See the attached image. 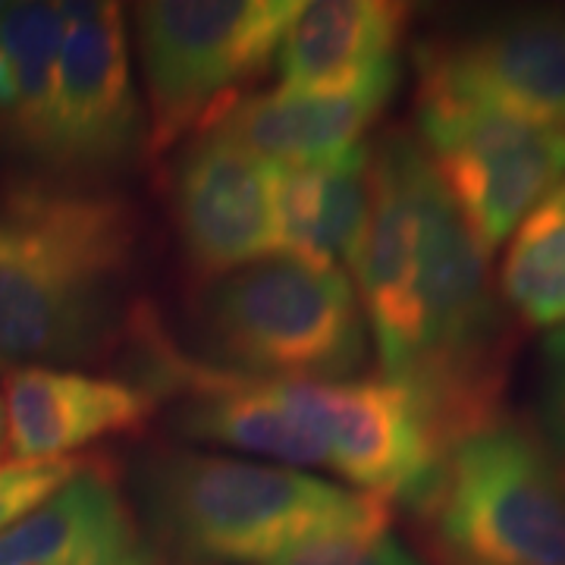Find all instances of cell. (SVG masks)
I'll list each match as a JSON object with an SVG mask.
<instances>
[{
  "label": "cell",
  "mask_w": 565,
  "mask_h": 565,
  "mask_svg": "<svg viewBox=\"0 0 565 565\" xmlns=\"http://www.w3.org/2000/svg\"><path fill=\"white\" fill-rule=\"evenodd\" d=\"M195 337L211 367L264 381H345L367 359V321L343 270L289 255L207 280Z\"/></svg>",
  "instance_id": "cell-4"
},
{
  "label": "cell",
  "mask_w": 565,
  "mask_h": 565,
  "mask_svg": "<svg viewBox=\"0 0 565 565\" xmlns=\"http://www.w3.org/2000/svg\"><path fill=\"white\" fill-rule=\"evenodd\" d=\"M422 92L565 129V7H527L418 47Z\"/></svg>",
  "instance_id": "cell-10"
},
{
  "label": "cell",
  "mask_w": 565,
  "mask_h": 565,
  "mask_svg": "<svg viewBox=\"0 0 565 565\" xmlns=\"http://www.w3.org/2000/svg\"><path fill=\"white\" fill-rule=\"evenodd\" d=\"M374 211V145L337 161L274 167L280 255L315 267L355 270Z\"/></svg>",
  "instance_id": "cell-14"
},
{
  "label": "cell",
  "mask_w": 565,
  "mask_h": 565,
  "mask_svg": "<svg viewBox=\"0 0 565 565\" xmlns=\"http://www.w3.org/2000/svg\"><path fill=\"white\" fill-rule=\"evenodd\" d=\"M264 565H422V559L381 525L323 534Z\"/></svg>",
  "instance_id": "cell-19"
},
{
  "label": "cell",
  "mask_w": 565,
  "mask_h": 565,
  "mask_svg": "<svg viewBox=\"0 0 565 565\" xmlns=\"http://www.w3.org/2000/svg\"><path fill=\"white\" fill-rule=\"evenodd\" d=\"M139 541L120 487L107 468L85 462L51 500L0 531V565H104Z\"/></svg>",
  "instance_id": "cell-16"
},
{
  "label": "cell",
  "mask_w": 565,
  "mask_h": 565,
  "mask_svg": "<svg viewBox=\"0 0 565 565\" xmlns=\"http://www.w3.org/2000/svg\"><path fill=\"white\" fill-rule=\"evenodd\" d=\"M412 7L396 0L299 3L277 51L280 88L343 92L396 63Z\"/></svg>",
  "instance_id": "cell-15"
},
{
  "label": "cell",
  "mask_w": 565,
  "mask_h": 565,
  "mask_svg": "<svg viewBox=\"0 0 565 565\" xmlns=\"http://www.w3.org/2000/svg\"><path fill=\"white\" fill-rule=\"evenodd\" d=\"M66 3L0 0V139L39 158L57 82Z\"/></svg>",
  "instance_id": "cell-17"
},
{
  "label": "cell",
  "mask_w": 565,
  "mask_h": 565,
  "mask_svg": "<svg viewBox=\"0 0 565 565\" xmlns=\"http://www.w3.org/2000/svg\"><path fill=\"white\" fill-rule=\"evenodd\" d=\"M10 456V430H7V408H3V396H0V465Z\"/></svg>",
  "instance_id": "cell-23"
},
{
  "label": "cell",
  "mask_w": 565,
  "mask_h": 565,
  "mask_svg": "<svg viewBox=\"0 0 565 565\" xmlns=\"http://www.w3.org/2000/svg\"><path fill=\"white\" fill-rule=\"evenodd\" d=\"M418 141L487 252L565 180V129L440 92H418Z\"/></svg>",
  "instance_id": "cell-7"
},
{
  "label": "cell",
  "mask_w": 565,
  "mask_h": 565,
  "mask_svg": "<svg viewBox=\"0 0 565 565\" xmlns=\"http://www.w3.org/2000/svg\"><path fill=\"white\" fill-rule=\"evenodd\" d=\"M148 145L120 3H66L57 82L39 161L63 173L126 170Z\"/></svg>",
  "instance_id": "cell-8"
},
{
  "label": "cell",
  "mask_w": 565,
  "mask_h": 565,
  "mask_svg": "<svg viewBox=\"0 0 565 565\" xmlns=\"http://www.w3.org/2000/svg\"><path fill=\"white\" fill-rule=\"evenodd\" d=\"M82 459H29L0 465V531L17 525L22 515L51 500L66 481L82 471Z\"/></svg>",
  "instance_id": "cell-20"
},
{
  "label": "cell",
  "mask_w": 565,
  "mask_h": 565,
  "mask_svg": "<svg viewBox=\"0 0 565 565\" xmlns=\"http://www.w3.org/2000/svg\"><path fill=\"white\" fill-rule=\"evenodd\" d=\"M139 497L161 541L207 563L264 565L337 531L386 525L390 505L286 465L207 452L141 462Z\"/></svg>",
  "instance_id": "cell-3"
},
{
  "label": "cell",
  "mask_w": 565,
  "mask_h": 565,
  "mask_svg": "<svg viewBox=\"0 0 565 565\" xmlns=\"http://www.w3.org/2000/svg\"><path fill=\"white\" fill-rule=\"evenodd\" d=\"M541 437L565 468V327L546 337L541 352Z\"/></svg>",
  "instance_id": "cell-21"
},
{
  "label": "cell",
  "mask_w": 565,
  "mask_h": 565,
  "mask_svg": "<svg viewBox=\"0 0 565 565\" xmlns=\"http://www.w3.org/2000/svg\"><path fill=\"white\" fill-rule=\"evenodd\" d=\"M104 565H158V553L145 544V541H139V544L129 546L126 553L114 556V559H107Z\"/></svg>",
  "instance_id": "cell-22"
},
{
  "label": "cell",
  "mask_w": 565,
  "mask_h": 565,
  "mask_svg": "<svg viewBox=\"0 0 565 565\" xmlns=\"http://www.w3.org/2000/svg\"><path fill=\"white\" fill-rule=\"evenodd\" d=\"M139 226L102 189L13 182L0 192V371L104 359L132 337Z\"/></svg>",
  "instance_id": "cell-2"
},
{
  "label": "cell",
  "mask_w": 565,
  "mask_h": 565,
  "mask_svg": "<svg viewBox=\"0 0 565 565\" xmlns=\"http://www.w3.org/2000/svg\"><path fill=\"white\" fill-rule=\"evenodd\" d=\"M277 390L355 490L412 512L424 503L446 449L408 390L386 377L277 381Z\"/></svg>",
  "instance_id": "cell-9"
},
{
  "label": "cell",
  "mask_w": 565,
  "mask_h": 565,
  "mask_svg": "<svg viewBox=\"0 0 565 565\" xmlns=\"http://www.w3.org/2000/svg\"><path fill=\"white\" fill-rule=\"evenodd\" d=\"M415 512L449 565H565V468L525 422L452 446Z\"/></svg>",
  "instance_id": "cell-5"
},
{
  "label": "cell",
  "mask_w": 565,
  "mask_h": 565,
  "mask_svg": "<svg viewBox=\"0 0 565 565\" xmlns=\"http://www.w3.org/2000/svg\"><path fill=\"white\" fill-rule=\"evenodd\" d=\"M3 408L10 452L29 462L70 459L95 440L132 434L154 415L158 399L141 384L32 364L3 374Z\"/></svg>",
  "instance_id": "cell-12"
},
{
  "label": "cell",
  "mask_w": 565,
  "mask_h": 565,
  "mask_svg": "<svg viewBox=\"0 0 565 565\" xmlns=\"http://www.w3.org/2000/svg\"><path fill=\"white\" fill-rule=\"evenodd\" d=\"M399 85V61L343 92L274 88L233 104L211 129L270 167L337 161L359 148Z\"/></svg>",
  "instance_id": "cell-13"
},
{
  "label": "cell",
  "mask_w": 565,
  "mask_h": 565,
  "mask_svg": "<svg viewBox=\"0 0 565 565\" xmlns=\"http://www.w3.org/2000/svg\"><path fill=\"white\" fill-rule=\"evenodd\" d=\"M296 0H148L132 10L148 151L202 136L277 63Z\"/></svg>",
  "instance_id": "cell-6"
},
{
  "label": "cell",
  "mask_w": 565,
  "mask_h": 565,
  "mask_svg": "<svg viewBox=\"0 0 565 565\" xmlns=\"http://www.w3.org/2000/svg\"><path fill=\"white\" fill-rule=\"evenodd\" d=\"M173 221L185 262L204 280L280 255L274 167L207 129L173 170Z\"/></svg>",
  "instance_id": "cell-11"
},
{
  "label": "cell",
  "mask_w": 565,
  "mask_h": 565,
  "mask_svg": "<svg viewBox=\"0 0 565 565\" xmlns=\"http://www.w3.org/2000/svg\"><path fill=\"white\" fill-rule=\"evenodd\" d=\"M500 299L531 330L565 327V180L519 223L500 267Z\"/></svg>",
  "instance_id": "cell-18"
},
{
  "label": "cell",
  "mask_w": 565,
  "mask_h": 565,
  "mask_svg": "<svg viewBox=\"0 0 565 565\" xmlns=\"http://www.w3.org/2000/svg\"><path fill=\"white\" fill-rule=\"evenodd\" d=\"M355 274L381 377L415 396L446 452L500 422L515 330L490 252L415 145H384L374 158Z\"/></svg>",
  "instance_id": "cell-1"
}]
</instances>
